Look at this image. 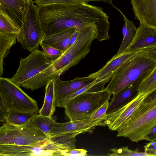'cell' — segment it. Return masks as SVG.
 Masks as SVG:
<instances>
[{"mask_svg":"<svg viewBox=\"0 0 156 156\" xmlns=\"http://www.w3.org/2000/svg\"><path fill=\"white\" fill-rule=\"evenodd\" d=\"M156 66V53L137 52L118 70L105 89L112 94L141 83Z\"/></svg>","mask_w":156,"mask_h":156,"instance_id":"obj_1","label":"cell"},{"mask_svg":"<svg viewBox=\"0 0 156 156\" xmlns=\"http://www.w3.org/2000/svg\"><path fill=\"white\" fill-rule=\"evenodd\" d=\"M156 125V97L146 99L119 127L117 136L137 142L145 140Z\"/></svg>","mask_w":156,"mask_h":156,"instance_id":"obj_2","label":"cell"},{"mask_svg":"<svg viewBox=\"0 0 156 156\" xmlns=\"http://www.w3.org/2000/svg\"><path fill=\"white\" fill-rule=\"evenodd\" d=\"M112 95L105 88L97 92H83L73 98L65 106L66 117L70 121L90 118L98 108L108 101Z\"/></svg>","mask_w":156,"mask_h":156,"instance_id":"obj_3","label":"cell"},{"mask_svg":"<svg viewBox=\"0 0 156 156\" xmlns=\"http://www.w3.org/2000/svg\"><path fill=\"white\" fill-rule=\"evenodd\" d=\"M48 137L31 120L21 125L6 122L0 127V145H28Z\"/></svg>","mask_w":156,"mask_h":156,"instance_id":"obj_4","label":"cell"},{"mask_svg":"<svg viewBox=\"0 0 156 156\" xmlns=\"http://www.w3.org/2000/svg\"><path fill=\"white\" fill-rule=\"evenodd\" d=\"M8 78L0 77V97L8 111L39 112L37 102Z\"/></svg>","mask_w":156,"mask_h":156,"instance_id":"obj_5","label":"cell"},{"mask_svg":"<svg viewBox=\"0 0 156 156\" xmlns=\"http://www.w3.org/2000/svg\"><path fill=\"white\" fill-rule=\"evenodd\" d=\"M44 36L38 6L32 0L28 1L25 20L16 36L17 40L23 49L32 52L39 49Z\"/></svg>","mask_w":156,"mask_h":156,"instance_id":"obj_6","label":"cell"},{"mask_svg":"<svg viewBox=\"0 0 156 156\" xmlns=\"http://www.w3.org/2000/svg\"><path fill=\"white\" fill-rule=\"evenodd\" d=\"M62 150L55 137L52 136L28 145H0V156H59Z\"/></svg>","mask_w":156,"mask_h":156,"instance_id":"obj_7","label":"cell"},{"mask_svg":"<svg viewBox=\"0 0 156 156\" xmlns=\"http://www.w3.org/2000/svg\"><path fill=\"white\" fill-rule=\"evenodd\" d=\"M53 62L48 58L43 51L35 50L27 57L21 58L17 71L10 79L15 83L21 86L42 71Z\"/></svg>","mask_w":156,"mask_h":156,"instance_id":"obj_8","label":"cell"},{"mask_svg":"<svg viewBox=\"0 0 156 156\" xmlns=\"http://www.w3.org/2000/svg\"><path fill=\"white\" fill-rule=\"evenodd\" d=\"M105 119L93 120L90 117L87 119L59 123L55 122L50 133L49 136L71 132L81 133H92L96 127L105 126Z\"/></svg>","mask_w":156,"mask_h":156,"instance_id":"obj_9","label":"cell"},{"mask_svg":"<svg viewBox=\"0 0 156 156\" xmlns=\"http://www.w3.org/2000/svg\"><path fill=\"white\" fill-rule=\"evenodd\" d=\"M149 96L147 94L137 95L121 108L107 115L104 120L106 126L111 130L117 131L123 122Z\"/></svg>","mask_w":156,"mask_h":156,"instance_id":"obj_10","label":"cell"},{"mask_svg":"<svg viewBox=\"0 0 156 156\" xmlns=\"http://www.w3.org/2000/svg\"><path fill=\"white\" fill-rule=\"evenodd\" d=\"M156 46V27L140 24L132 42L123 52H138Z\"/></svg>","mask_w":156,"mask_h":156,"instance_id":"obj_11","label":"cell"},{"mask_svg":"<svg viewBox=\"0 0 156 156\" xmlns=\"http://www.w3.org/2000/svg\"><path fill=\"white\" fill-rule=\"evenodd\" d=\"M135 18L143 25L156 27V0H131Z\"/></svg>","mask_w":156,"mask_h":156,"instance_id":"obj_12","label":"cell"},{"mask_svg":"<svg viewBox=\"0 0 156 156\" xmlns=\"http://www.w3.org/2000/svg\"><path fill=\"white\" fill-rule=\"evenodd\" d=\"M137 52H124L115 55L100 69L88 76L100 81H110L114 75L126 62Z\"/></svg>","mask_w":156,"mask_h":156,"instance_id":"obj_13","label":"cell"},{"mask_svg":"<svg viewBox=\"0 0 156 156\" xmlns=\"http://www.w3.org/2000/svg\"><path fill=\"white\" fill-rule=\"evenodd\" d=\"M96 80L88 76L86 77H76L68 81H63L60 77L54 81L55 95L59 99L73 94L90 84Z\"/></svg>","mask_w":156,"mask_h":156,"instance_id":"obj_14","label":"cell"},{"mask_svg":"<svg viewBox=\"0 0 156 156\" xmlns=\"http://www.w3.org/2000/svg\"><path fill=\"white\" fill-rule=\"evenodd\" d=\"M27 0H0V11L10 17L21 28L27 13Z\"/></svg>","mask_w":156,"mask_h":156,"instance_id":"obj_15","label":"cell"},{"mask_svg":"<svg viewBox=\"0 0 156 156\" xmlns=\"http://www.w3.org/2000/svg\"><path fill=\"white\" fill-rule=\"evenodd\" d=\"M77 30L70 28L52 34L44 36L40 45L51 46L63 53L68 48L70 39Z\"/></svg>","mask_w":156,"mask_h":156,"instance_id":"obj_16","label":"cell"},{"mask_svg":"<svg viewBox=\"0 0 156 156\" xmlns=\"http://www.w3.org/2000/svg\"><path fill=\"white\" fill-rule=\"evenodd\" d=\"M140 83L132 85L113 94L109 102L106 114L108 115L122 108L137 94V89Z\"/></svg>","mask_w":156,"mask_h":156,"instance_id":"obj_17","label":"cell"},{"mask_svg":"<svg viewBox=\"0 0 156 156\" xmlns=\"http://www.w3.org/2000/svg\"><path fill=\"white\" fill-rule=\"evenodd\" d=\"M56 100L54 81L52 80L46 85L44 102L42 107L39 111V115L52 116L56 110Z\"/></svg>","mask_w":156,"mask_h":156,"instance_id":"obj_18","label":"cell"},{"mask_svg":"<svg viewBox=\"0 0 156 156\" xmlns=\"http://www.w3.org/2000/svg\"><path fill=\"white\" fill-rule=\"evenodd\" d=\"M112 6L121 14L124 22L122 29V41L117 53L115 54L118 55L123 53L131 44L136 34L137 28L134 24L128 19L119 9L114 5Z\"/></svg>","mask_w":156,"mask_h":156,"instance_id":"obj_19","label":"cell"},{"mask_svg":"<svg viewBox=\"0 0 156 156\" xmlns=\"http://www.w3.org/2000/svg\"><path fill=\"white\" fill-rule=\"evenodd\" d=\"M104 82V81H103ZM105 83L96 80L94 81L77 91L59 99H56V106L63 108L72 99L80 94L85 92H95L103 90Z\"/></svg>","mask_w":156,"mask_h":156,"instance_id":"obj_20","label":"cell"},{"mask_svg":"<svg viewBox=\"0 0 156 156\" xmlns=\"http://www.w3.org/2000/svg\"><path fill=\"white\" fill-rule=\"evenodd\" d=\"M16 34L0 32V77L3 75V60L10 53L12 46L16 42Z\"/></svg>","mask_w":156,"mask_h":156,"instance_id":"obj_21","label":"cell"},{"mask_svg":"<svg viewBox=\"0 0 156 156\" xmlns=\"http://www.w3.org/2000/svg\"><path fill=\"white\" fill-rule=\"evenodd\" d=\"M38 113L10 110L6 118V122L14 125L22 124L30 121Z\"/></svg>","mask_w":156,"mask_h":156,"instance_id":"obj_22","label":"cell"},{"mask_svg":"<svg viewBox=\"0 0 156 156\" xmlns=\"http://www.w3.org/2000/svg\"><path fill=\"white\" fill-rule=\"evenodd\" d=\"M156 90V66L150 74L139 85L137 95H149Z\"/></svg>","mask_w":156,"mask_h":156,"instance_id":"obj_23","label":"cell"},{"mask_svg":"<svg viewBox=\"0 0 156 156\" xmlns=\"http://www.w3.org/2000/svg\"><path fill=\"white\" fill-rule=\"evenodd\" d=\"M56 116L48 117L37 115L31 120L46 135H49L55 122L56 120Z\"/></svg>","mask_w":156,"mask_h":156,"instance_id":"obj_24","label":"cell"},{"mask_svg":"<svg viewBox=\"0 0 156 156\" xmlns=\"http://www.w3.org/2000/svg\"><path fill=\"white\" fill-rule=\"evenodd\" d=\"M21 28L10 17L0 11V32L16 34L20 31Z\"/></svg>","mask_w":156,"mask_h":156,"instance_id":"obj_25","label":"cell"},{"mask_svg":"<svg viewBox=\"0 0 156 156\" xmlns=\"http://www.w3.org/2000/svg\"><path fill=\"white\" fill-rule=\"evenodd\" d=\"M112 152L108 154L110 156H152V155L146 152L139 151L138 149L136 148L135 150L129 149L128 146L122 147L120 148H113L110 149Z\"/></svg>","mask_w":156,"mask_h":156,"instance_id":"obj_26","label":"cell"},{"mask_svg":"<svg viewBox=\"0 0 156 156\" xmlns=\"http://www.w3.org/2000/svg\"><path fill=\"white\" fill-rule=\"evenodd\" d=\"M103 2L113 5L112 0H35L34 1L38 6L56 3H85L92 2Z\"/></svg>","mask_w":156,"mask_h":156,"instance_id":"obj_27","label":"cell"},{"mask_svg":"<svg viewBox=\"0 0 156 156\" xmlns=\"http://www.w3.org/2000/svg\"><path fill=\"white\" fill-rule=\"evenodd\" d=\"M41 46L48 58L52 61L58 58L63 53L62 51L51 46L43 45Z\"/></svg>","mask_w":156,"mask_h":156,"instance_id":"obj_28","label":"cell"},{"mask_svg":"<svg viewBox=\"0 0 156 156\" xmlns=\"http://www.w3.org/2000/svg\"><path fill=\"white\" fill-rule=\"evenodd\" d=\"M87 152L86 149L75 148L61 150L60 154L66 156H85L87 155Z\"/></svg>","mask_w":156,"mask_h":156,"instance_id":"obj_29","label":"cell"},{"mask_svg":"<svg viewBox=\"0 0 156 156\" xmlns=\"http://www.w3.org/2000/svg\"><path fill=\"white\" fill-rule=\"evenodd\" d=\"M108 101L105 103L98 108L90 117L93 120L105 119L107 115V110L109 105Z\"/></svg>","mask_w":156,"mask_h":156,"instance_id":"obj_30","label":"cell"},{"mask_svg":"<svg viewBox=\"0 0 156 156\" xmlns=\"http://www.w3.org/2000/svg\"><path fill=\"white\" fill-rule=\"evenodd\" d=\"M8 111L0 100V122H1L4 123H6V118Z\"/></svg>","mask_w":156,"mask_h":156,"instance_id":"obj_31","label":"cell"},{"mask_svg":"<svg viewBox=\"0 0 156 156\" xmlns=\"http://www.w3.org/2000/svg\"><path fill=\"white\" fill-rule=\"evenodd\" d=\"M156 140V125L155 126L146 136L145 140L149 141H155Z\"/></svg>","mask_w":156,"mask_h":156,"instance_id":"obj_32","label":"cell"},{"mask_svg":"<svg viewBox=\"0 0 156 156\" xmlns=\"http://www.w3.org/2000/svg\"><path fill=\"white\" fill-rule=\"evenodd\" d=\"M78 34V30H76L70 39L68 48L75 42L77 37Z\"/></svg>","mask_w":156,"mask_h":156,"instance_id":"obj_33","label":"cell"},{"mask_svg":"<svg viewBox=\"0 0 156 156\" xmlns=\"http://www.w3.org/2000/svg\"><path fill=\"white\" fill-rule=\"evenodd\" d=\"M140 51H151L156 53V46L144 49Z\"/></svg>","mask_w":156,"mask_h":156,"instance_id":"obj_34","label":"cell"},{"mask_svg":"<svg viewBox=\"0 0 156 156\" xmlns=\"http://www.w3.org/2000/svg\"><path fill=\"white\" fill-rule=\"evenodd\" d=\"M156 97V90L150 95L146 99H150Z\"/></svg>","mask_w":156,"mask_h":156,"instance_id":"obj_35","label":"cell"},{"mask_svg":"<svg viewBox=\"0 0 156 156\" xmlns=\"http://www.w3.org/2000/svg\"><path fill=\"white\" fill-rule=\"evenodd\" d=\"M27 0L28 1H29L31 0Z\"/></svg>","mask_w":156,"mask_h":156,"instance_id":"obj_36","label":"cell"},{"mask_svg":"<svg viewBox=\"0 0 156 156\" xmlns=\"http://www.w3.org/2000/svg\"><path fill=\"white\" fill-rule=\"evenodd\" d=\"M156 140L155 141H156Z\"/></svg>","mask_w":156,"mask_h":156,"instance_id":"obj_37","label":"cell"}]
</instances>
